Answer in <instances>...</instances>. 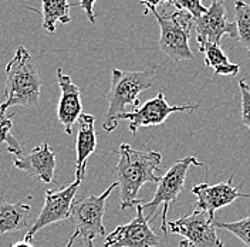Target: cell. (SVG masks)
I'll list each match as a JSON object with an SVG mask.
<instances>
[{"label":"cell","mask_w":250,"mask_h":247,"mask_svg":"<svg viewBox=\"0 0 250 247\" xmlns=\"http://www.w3.org/2000/svg\"><path fill=\"white\" fill-rule=\"evenodd\" d=\"M162 155L149 149H135L129 144L118 148V164L115 165L117 182L121 190V209L137 207L144 201L138 199V192L148 182L158 184Z\"/></svg>","instance_id":"obj_1"},{"label":"cell","mask_w":250,"mask_h":247,"mask_svg":"<svg viewBox=\"0 0 250 247\" xmlns=\"http://www.w3.org/2000/svg\"><path fill=\"white\" fill-rule=\"evenodd\" d=\"M42 94V78L37 65L26 50L17 47L15 57L6 65L4 103L0 104V114H6L10 107H39Z\"/></svg>","instance_id":"obj_2"},{"label":"cell","mask_w":250,"mask_h":247,"mask_svg":"<svg viewBox=\"0 0 250 247\" xmlns=\"http://www.w3.org/2000/svg\"><path fill=\"white\" fill-rule=\"evenodd\" d=\"M155 77L156 65L141 71H123L118 68L112 70L108 91V109L103 123L105 132H112L118 126L120 117L126 112V105L140 108L138 95L152 87Z\"/></svg>","instance_id":"obj_3"},{"label":"cell","mask_w":250,"mask_h":247,"mask_svg":"<svg viewBox=\"0 0 250 247\" xmlns=\"http://www.w3.org/2000/svg\"><path fill=\"white\" fill-rule=\"evenodd\" d=\"M117 186L118 182H114L98 196L91 195L87 198L74 199L71 206V219L76 229L70 236L65 247L74 246L77 237L83 239L85 247H94V239L97 236H105V227L103 223L105 213V203Z\"/></svg>","instance_id":"obj_4"},{"label":"cell","mask_w":250,"mask_h":247,"mask_svg":"<svg viewBox=\"0 0 250 247\" xmlns=\"http://www.w3.org/2000/svg\"><path fill=\"white\" fill-rule=\"evenodd\" d=\"M201 166L202 164L195 156H185L184 159L176 161L168 168V170L161 176L159 182L156 184V192L154 198L149 202L142 203L144 215L148 222H152L158 215V209L162 205V222H161V230L164 234L168 233V210L172 202L176 201L178 195L182 192L187 173L190 166Z\"/></svg>","instance_id":"obj_5"},{"label":"cell","mask_w":250,"mask_h":247,"mask_svg":"<svg viewBox=\"0 0 250 247\" xmlns=\"http://www.w3.org/2000/svg\"><path fill=\"white\" fill-rule=\"evenodd\" d=\"M156 21L159 24V47L173 62L193 60L195 56L189 47V39L192 34L193 17L185 10L176 9L172 13H159L154 10Z\"/></svg>","instance_id":"obj_6"},{"label":"cell","mask_w":250,"mask_h":247,"mask_svg":"<svg viewBox=\"0 0 250 247\" xmlns=\"http://www.w3.org/2000/svg\"><path fill=\"white\" fill-rule=\"evenodd\" d=\"M81 185V182L74 181L73 184L64 186L62 189H47L46 198H44V206L40 210L37 219L34 220L30 230L26 233L24 240L31 242L34 234L40 232L42 229H44L48 225L62 222L71 217V206L73 202L76 199L78 187Z\"/></svg>","instance_id":"obj_7"},{"label":"cell","mask_w":250,"mask_h":247,"mask_svg":"<svg viewBox=\"0 0 250 247\" xmlns=\"http://www.w3.org/2000/svg\"><path fill=\"white\" fill-rule=\"evenodd\" d=\"M168 230L182 236L192 247H225L216 233L215 220L203 210H193L190 215L168 222Z\"/></svg>","instance_id":"obj_8"},{"label":"cell","mask_w":250,"mask_h":247,"mask_svg":"<svg viewBox=\"0 0 250 247\" xmlns=\"http://www.w3.org/2000/svg\"><path fill=\"white\" fill-rule=\"evenodd\" d=\"M196 41L199 50L206 44H220L225 34L237 40V27L234 21H229L226 17V6L223 0H212L208 12L199 19H193Z\"/></svg>","instance_id":"obj_9"},{"label":"cell","mask_w":250,"mask_h":247,"mask_svg":"<svg viewBox=\"0 0 250 247\" xmlns=\"http://www.w3.org/2000/svg\"><path fill=\"white\" fill-rule=\"evenodd\" d=\"M145 203V202H144ZM159 239L149 227V222L144 215L142 203L137 206V216L129 223L118 226L105 237L101 247H156Z\"/></svg>","instance_id":"obj_10"},{"label":"cell","mask_w":250,"mask_h":247,"mask_svg":"<svg viewBox=\"0 0 250 247\" xmlns=\"http://www.w3.org/2000/svg\"><path fill=\"white\" fill-rule=\"evenodd\" d=\"M198 105H169L165 100L164 93L156 94L155 98L146 101L140 108H135L132 112H125L120 117V121L128 120V129L135 135L137 131L142 126H155L165 123V120L173 112H185L196 109Z\"/></svg>","instance_id":"obj_11"},{"label":"cell","mask_w":250,"mask_h":247,"mask_svg":"<svg viewBox=\"0 0 250 247\" xmlns=\"http://www.w3.org/2000/svg\"><path fill=\"white\" fill-rule=\"evenodd\" d=\"M233 176L228 182H220L216 185H209L208 182L199 184L192 187V193L196 196L195 209L206 212L212 220H215V213L219 209L233 203L239 198L250 199V193H243L233 186Z\"/></svg>","instance_id":"obj_12"},{"label":"cell","mask_w":250,"mask_h":247,"mask_svg":"<svg viewBox=\"0 0 250 247\" xmlns=\"http://www.w3.org/2000/svg\"><path fill=\"white\" fill-rule=\"evenodd\" d=\"M57 82L62 91L57 105V118L64 128V132L67 135H71L74 124L77 123L80 115L83 114L81 91L73 82L71 77L62 73V68L57 70Z\"/></svg>","instance_id":"obj_13"},{"label":"cell","mask_w":250,"mask_h":247,"mask_svg":"<svg viewBox=\"0 0 250 247\" xmlns=\"http://www.w3.org/2000/svg\"><path fill=\"white\" fill-rule=\"evenodd\" d=\"M13 164L17 169L23 170L33 179L43 184H51L54 181L56 172V154L48 146L47 142L33 148L29 155L16 156Z\"/></svg>","instance_id":"obj_14"},{"label":"cell","mask_w":250,"mask_h":247,"mask_svg":"<svg viewBox=\"0 0 250 247\" xmlns=\"http://www.w3.org/2000/svg\"><path fill=\"white\" fill-rule=\"evenodd\" d=\"M94 118L91 114H81L78 118L77 144H76V181L83 182L85 178L87 161L97 148V134L94 129Z\"/></svg>","instance_id":"obj_15"},{"label":"cell","mask_w":250,"mask_h":247,"mask_svg":"<svg viewBox=\"0 0 250 247\" xmlns=\"http://www.w3.org/2000/svg\"><path fill=\"white\" fill-rule=\"evenodd\" d=\"M31 206L26 202H10L0 199V233H15L29 225Z\"/></svg>","instance_id":"obj_16"},{"label":"cell","mask_w":250,"mask_h":247,"mask_svg":"<svg viewBox=\"0 0 250 247\" xmlns=\"http://www.w3.org/2000/svg\"><path fill=\"white\" fill-rule=\"evenodd\" d=\"M76 4H70L68 0H42V16L43 27L47 33L53 34L56 31V24H68L71 21L70 9Z\"/></svg>","instance_id":"obj_17"},{"label":"cell","mask_w":250,"mask_h":247,"mask_svg":"<svg viewBox=\"0 0 250 247\" xmlns=\"http://www.w3.org/2000/svg\"><path fill=\"white\" fill-rule=\"evenodd\" d=\"M205 54V65L215 71V76H236L240 70L239 64L232 62L220 44H206L199 50Z\"/></svg>","instance_id":"obj_18"},{"label":"cell","mask_w":250,"mask_h":247,"mask_svg":"<svg viewBox=\"0 0 250 247\" xmlns=\"http://www.w3.org/2000/svg\"><path fill=\"white\" fill-rule=\"evenodd\" d=\"M234 16L237 27V41H240L248 50L250 57V3L243 0L234 1Z\"/></svg>","instance_id":"obj_19"},{"label":"cell","mask_w":250,"mask_h":247,"mask_svg":"<svg viewBox=\"0 0 250 247\" xmlns=\"http://www.w3.org/2000/svg\"><path fill=\"white\" fill-rule=\"evenodd\" d=\"M15 112L6 115V114H0V144H4L7 148V152L16 155V156H21L23 155V148L20 145V142L13 137L12 134V128H13V117Z\"/></svg>","instance_id":"obj_20"},{"label":"cell","mask_w":250,"mask_h":247,"mask_svg":"<svg viewBox=\"0 0 250 247\" xmlns=\"http://www.w3.org/2000/svg\"><path fill=\"white\" fill-rule=\"evenodd\" d=\"M216 229H225L233 233L234 236L242 240L248 247H250V216L237 222H215Z\"/></svg>","instance_id":"obj_21"},{"label":"cell","mask_w":250,"mask_h":247,"mask_svg":"<svg viewBox=\"0 0 250 247\" xmlns=\"http://www.w3.org/2000/svg\"><path fill=\"white\" fill-rule=\"evenodd\" d=\"M239 90L242 95V124L250 129V87L246 80L239 81Z\"/></svg>","instance_id":"obj_22"},{"label":"cell","mask_w":250,"mask_h":247,"mask_svg":"<svg viewBox=\"0 0 250 247\" xmlns=\"http://www.w3.org/2000/svg\"><path fill=\"white\" fill-rule=\"evenodd\" d=\"M176 9L185 10L193 19H199L208 12V7L202 4V0H176Z\"/></svg>","instance_id":"obj_23"},{"label":"cell","mask_w":250,"mask_h":247,"mask_svg":"<svg viewBox=\"0 0 250 247\" xmlns=\"http://www.w3.org/2000/svg\"><path fill=\"white\" fill-rule=\"evenodd\" d=\"M97 0H80L78 1V7H81L84 10V13L87 16V19L91 21V23H95V13H94V4H95Z\"/></svg>","instance_id":"obj_24"},{"label":"cell","mask_w":250,"mask_h":247,"mask_svg":"<svg viewBox=\"0 0 250 247\" xmlns=\"http://www.w3.org/2000/svg\"><path fill=\"white\" fill-rule=\"evenodd\" d=\"M164 3H169V0H141V4L145 6V15L152 13L154 10H156L158 6H161Z\"/></svg>","instance_id":"obj_25"},{"label":"cell","mask_w":250,"mask_h":247,"mask_svg":"<svg viewBox=\"0 0 250 247\" xmlns=\"http://www.w3.org/2000/svg\"><path fill=\"white\" fill-rule=\"evenodd\" d=\"M10 247H34L31 242H27V240H20V242H16Z\"/></svg>","instance_id":"obj_26"},{"label":"cell","mask_w":250,"mask_h":247,"mask_svg":"<svg viewBox=\"0 0 250 247\" xmlns=\"http://www.w3.org/2000/svg\"><path fill=\"white\" fill-rule=\"evenodd\" d=\"M178 247H192V246H190V245L188 243L187 240H182V242L179 243V246H178Z\"/></svg>","instance_id":"obj_27"},{"label":"cell","mask_w":250,"mask_h":247,"mask_svg":"<svg viewBox=\"0 0 250 247\" xmlns=\"http://www.w3.org/2000/svg\"><path fill=\"white\" fill-rule=\"evenodd\" d=\"M169 4H172V6H175V7H176V0H169Z\"/></svg>","instance_id":"obj_28"}]
</instances>
